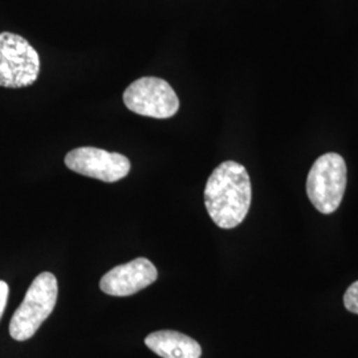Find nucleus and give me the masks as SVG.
I'll return each mask as SVG.
<instances>
[{"label": "nucleus", "mask_w": 358, "mask_h": 358, "mask_svg": "<svg viewBox=\"0 0 358 358\" xmlns=\"http://www.w3.org/2000/svg\"><path fill=\"white\" fill-rule=\"evenodd\" d=\"M40 57L29 41L13 32H0V87L26 88L38 80Z\"/></svg>", "instance_id": "20e7f679"}, {"label": "nucleus", "mask_w": 358, "mask_h": 358, "mask_svg": "<svg viewBox=\"0 0 358 358\" xmlns=\"http://www.w3.org/2000/svg\"><path fill=\"white\" fill-rule=\"evenodd\" d=\"M346 189V165L337 153L321 155L310 167L308 198L321 214H333L343 202Z\"/></svg>", "instance_id": "7ed1b4c3"}, {"label": "nucleus", "mask_w": 358, "mask_h": 358, "mask_svg": "<svg viewBox=\"0 0 358 358\" xmlns=\"http://www.w3.org/2000/svg\"><path fill=\"white\" fill-rule=\"evenodd\" d=\"M252 198L250 176L235 161L220 164L207 179L205 205L217 227L230 230L243 222Z\"/></svg>", "instance_id": "f257e3e1"}, {"label": "nucleus", "mask_w": 358, "mask_h": 358, "mask_svg": "<svg viewBox=\"0 0 358 358\" xmlns=\"http://www.w3.org/2000/svg\"><path fill=\"white\" fill-rule=\"evenodd\" d=\"M157 278L158 271L153 263L146 257H138L105 273L100 280V288L103 294L125 297L145 289Z\"/></svg>", "instance_id": "0eeeda50"}, {"label": "nucleus", "mask_w": 358, "mask_h": 358, "mask_svg": "<svg viewBox=\"0 0 358 358\" xmlns=\"http://www.w3.org/2000/svg\"><path fill=\"white\" fill-rule=\"evenodd\" d=\"M124 103L133 113L158 120L170 118L179 109L177 93L158 77H142L131 83L124 92Z\"/></svg>", "instance_id": "39448f33"}, {"label": "nucleus", "mask_w": 358, "mask_h": 358, "mask_svg": "<svg viewBox=\"0 0 358 358\" xmlns=\"http://www.w3.org/2000/svg\"><path fill=\"white\" fill-rule=\"evenodd\" d=\"M65 165L77 174L106 183L125 178L130 171V161L125 155L90 146L77 148L66 154Z\"/></svg>", "instance_id": "423d86ee"}, {"label": "nucleus", "mask_w": 358, "mask_h": 358, "mask_svg": "<svg viewBox=\"0 0 358 358\" xmlns=\"http://www.w3.org/2000/svg\"><path fill=\"white\" fill-rule=\"evenodd\" d=\"M145 345L162 358H201L202 348L186 334L176 331H158L145 338Z\"/></svg>", "instance_id": "6e6552de"}, {"label": "nucleus", "mask_w": 358, "mask_h": 358, "mask_svg": "<svg viewBox=\"0 0 358 358\" xmlns=\"http://www.w3.org/2000/svg\"><path fill=\"white\" fill-rule=\"evenodd\" d=\"M344 306L352 313L358 315V282H353L344 294Z\"/></svg>", "instance_id": "1a4fd4ad"}, {"label": "nucleus", "mask_w": 358, "mask_h": 358, "mask_svg": "<svg viewBox=\"0 0 358 358\" xmlns=\"http://www.w3.org/2000/svg\"><path fill=\"white\" fill-rule=\"evenodd\" d=\"M8 292H10V288H8V284L3 280H0V319L4 313V309L7 306V300H8Z\"/></svg>", "instance_id": "9d476101"}, {"label": "nucleus", "mask_w": 358, "mask_h": 358, "mask_svg": "<svg viewBox=\"0 0 358 358\" xmlns=\"http://www.w3.org/2000/svg\"><path fill=\"white\" fill-rule=\"evenodd\" d=\"M57 294V280L51 272H43L34 279L10 322V334L13 340L27 341L35 336L55 309Z\"/></svg>", "instance_id": "f03ea898"}]
</instances>
